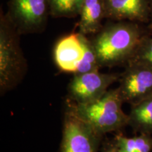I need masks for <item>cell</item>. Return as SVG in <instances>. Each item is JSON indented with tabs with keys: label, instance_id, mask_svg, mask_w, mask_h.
I'll return each mask as SVG.
<instances>
[{
	"label": "cell",
	"instance_id": "cell-13",
	"mask_svg": "<svg viewBox=\"0 0 152 152\" xmlns=\"http://www.w3.org/2000/svg\"><path fill=\"white\" fill-rule=\"evenodd\" d=\"M51 16L75 18L79 16L83 0H48Z\"/></svg>",
	"mask_w": 152,
	"mask_h": 152
},
{
	"label": "cell",
	"instance_id": "cell-6",
	"mask_svg": "<svg viewBox=\"0 0 152 152\" xmlns=\"http://www.w3.org/2000/svg\"><path fill=\"white\" fill-rule=\"evenodd\" d=\"M102 137L68 109L64 119L61 152H98Z\"/></svg>",
	"mask_w": 152,
	"mask_h": 152
},
{
	"label": "cell",
	"instance_id": "cell-11",
	"mask_svg": "<svg viewBox=\"0 0 152 152\" xmlns=\"http://www.w3.org/2000/svg\"><path fill=\"white\" fill-rule=\"evenodd\" d=\"M128 125L140 134H152V95L132 105Z\"/></svg>",
	"mask_w": 152,
	"mask_h": 152
},
{
	"label": "cell",
	"instance_id": "cell-4",
	"mask_svg": "<svg viewBox=\"0 0 152 152\" xmlns=\"http://www.w3.org/2000/svg\"><path fill=\"white\" fill-rule=\"evenodd\" d=\"M7 14L20 35L42 32L51 16L48 0H9Z\"/></svg>",
	"mask_w": 152,
	"mask_h": 152
},
{
	"label": "cell",
	"instance_id": "cell-10",
	"mask_svg": "<svg viewBox=\"0 0 152 152\" xmlns=\"http://www.w3.org/2000/svg\"><path fill=\"white\" fill-rule=\"evenodd\" d=\"M79 17V33L86 36L97 33L106 18L105 0H83Z\"/></svg>",
	"mask_w": 152,
	"mask_h": 152
},
{
	"label": "cell",
	"instance_id": "cell-3",
	"mask_svg": "<svg viewBox=\"0 0 152 152\" xmlns=\"http://www.w3.org/2000/svg\"><path fill=\"white\" fill-rule=\"evenodd\" d=\"M20 34L7 13L0 14V89L4 93L21 80L27 64L20 45Z\"/></svg>",
	"mask_w": 152,
	"mask_h": 152
},
{
	"label": "cell",
	"instance_id": "cell-2",
	"mask_svg": "<svg viewBox=\"0 0 152 152\" xmlns=\"http://www.w3.org/2000/svg\"><path fill=\"white\" fill-rule=\"evenodd\" d=\"M123 103L116 88L108 90L102 97L91 103H71L68 109L103 136L128 125V115L122 109Z\"/></svg>",
	"mask_w": 152,
	"mask_h": 152
},
{
	"label": "cell",
	"instance_id": "cell-16",
	"mask_svg": "<svg viewBox=\"0 0 152 152\" xmlns=\"http://www.w3.org/2000/svg\"><path fill=\"white\" fill-rule=\"evenodd\" d=\"M102 152H119L118 150L117 149L116 147H115V144L113 142H109L105 144L104 146L103 149H102Z\"/></svg>",
	"mask_w": 152,
	"mask_h": 152
},
{
	"label": "cell",
	"instance_id": "cell-1",
	"mask_svg": "<svg viewBox=\"0 0 152 152\" xmlns=\"http://www.w3.org/2000/svg\"><path fill=\"white\" fill-rule=\"evenodd\" d=\"M147 31L139 23L109 20L90 39L101 68L126 65Z\"/></svg>",
	"mask_w": 152,
	"mask_h": 152
},
{
	"label": "cell",
	"instance_id": "cell-14",
	"mask_svg": "<svg viewBox=\"0 0 152 152\" xmlns=\"http://www.w3.org/2000/svg\"><path fill=\"white\" fill-rule=\"evenodd\" d=\"M80 37L83 45V56L75 74L99 71L101 66L90 39L82 34H80Z\"/></svg>",
	"mask_w": 152,
	"mask_h": 152
},
{
	"label": "cell",
	"instance_id": "cell-9",
	"mask_svg": "<svg viewBox=\"0 0 152 152\" xmlns=\"http://www.w3.org/2000/svg\"><path fill=\"white\" fill-rule=\"evenodd\" d=\"M53 54L55 64L61 71L75 74L83 56L80 34L72 33L60 38Z\"/></svg>",
	"mask_w": 152,
	"mask_h": 152
},
{
	"label": "cell",
	"instance_id": "cell-5",
	"mask_svg": "<svg viewBox=\"0 0 152 152\" xmlns=\"http://www.w3.org/2000/svg\"><path fill=\"white\" fill-rule=\"evenodd\" d=\"M117 74L103 73L99 71L74 74L68 87L72 104H84L95 102L104 96L117 80Z\"/></svg>",
	"mask_w": 152,
	"mask_h": 152
},
{
	"label": "cell",
	"instance_id": "cell-7",
	"mask_svg": "<svg viewBox=\"0 0 152 152\" xmlns=\"http://www.w3.org/2000/svg\"><path fill=\"white\" fill-rule=\"evenodd\" d=\"M124 103L131 105L152 95V68L139 64H128L118 87Z\"/></svg>",
	"mask_w": 152,
	"mask_h": 152
},
{
	"label": "cell",
	"instance_id": "cell-12",
	"mask_svg": "<svg viewBox=\"0 0 152 152\" xmlns=\"http://www.w3.org/2000/svg\"><path fill=\"white\" fill-rule=\"evenodd\" d=\"M113 142L119 152H150L152 149L151 134H140L130 138L118 134Z\"/></svg>",
	"mask_w": 152,
	"mask_h": 152
},
{
	"label": "cell",
	"instance_id": "cell-17",
	"mask_svg": "<svg viewBox=\"0 0 152 152\" xmlns=\"http://www.w3.org/2000/svg\"><path fill=\"white\" fill-rule=\"evenodd\" d=\"M149 6H150V18L149 22L148 23V30L149 32L152 33V0H149Z\"/></svg>",
	"mask_w": 152,
	"mask_h": 152
},
{
	"label": "cell",
	"instance_id": "cell-8",
	"mask_svg": "<svg viewBox=\"0 0 152 152\" xmlns=\"http://www.w3.org/2000/svg\"><path fill=\"white\" fill-rule=\"evenodd\" d=\"M106 18L148 24L149 0H105Z\"/></svg>",
	"mask_w": 152,
	"mask_h": 152
},
{
	"label": "cell",
	"instance_id": "cell-15",
	"mask_svg": "<svg viewBox=\"0 0 152 152\" xmlns=\"http://www.w3.org/2000/svg\"><path fill=\"white\" fill-rule=\"evenodd\" d=\"M128 64H139L152 68V33L149 30L142 37Z\"/></svg>",
	"mask_w": 152,
	"mask_h": 152
}]
</instances>
